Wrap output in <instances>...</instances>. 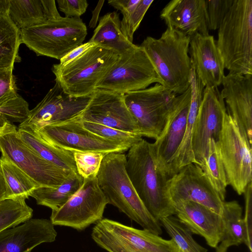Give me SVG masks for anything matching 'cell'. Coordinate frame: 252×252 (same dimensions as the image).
Here are the masks:
<instances>
[{
	"label": "cell",
	"instance_id": "cell-1",
	"mask_svg": "<svg viewBox=\"0 0 252 252\" xmlns=\"http://www.w3.org/2000/svg\"><path fill=\"white\" fill-rule=\"evenodd\" d=\"M126 170L141 200L156 220L175 215L168 189L169 178L157 165L151 143L142 138L129 148Z\"/></svg>",
	"mask_w": 252,
	"mask_h": 252
},
{
	"label": "cell",
	"instance_id": "cell-2",
	"mask_svg": "<svg viewBox=\"0 0 252 252\" xmlns=\"http://www.w3.org/2000/svg\"><path fill=\"white\" fill-rule=\"evenodd\" d=\"M190 39L183 32L167 28L159 38L147 36L139 45L161 79V85L177 95L190 87Z\"/></svg>",
	"mask_w": 252,
	"mask_h": 252
},
{
	"label": "cell",
	"instance_id": "cell-3",
	"mask_svg": "<svg viewBox=\"0 0 252 252\" xmlns=\"http://www.w3.org/2000/svg\"><path fill=\"white\" fill-rule=\"evenodd\" d=\"M126 156L123 153L105 155L97 175L99 187L108 204L117 207L144 229L161 235L160 223L138 195L126 172Z\"/></svg>",
	"mask_w": 252,
	"mask_h": 252
},
{
	"label": "cell",
	"instance_id": "cell-4",
	"mask_svg": "<svg viewBox=\"0 0 252 252\" xmlns=\"http://www.w3.org/2000/svg\"><path fill=\"white\" fill-rule=\"evenodd\" d=\"M217 46L229 73L252 75V0H234L218 29Z\"/></svg>",
	"mask_w": 252,
	"mask_h": 252
},
{
	"label": "cell",
	"instance_id": "cell-5",
	"mask_svg": "<svg viewBox=\"0 0 252 252\" xmlns=\"http://www.w3.org/2000/svg\"><path fill=\"white\" fill-rule=\"evenodd\" d=\"M119 56L110 48L96 45L64 65L54 64L52 70L56 82L66 94L76 97L91 95Z\"/></svg>",
	"mask_w": 252,
	"mask_h": 252
},
{
	"label": "cell",
	"instance_id": "cell-6",
	"mask_svg": "<svg viewBox=\"0 0 252 252\" xmlns=\"http://www.w3.org/2000/svg\"><path fill=\"white\" fill-rule=\"evenodd\" d=\"M87 34L82 19L63 17L40 26L20 30L21 43L37 56L60 60L82 44Z\"/></svg>",
	"mask_w": 252,
	"mask_h": 252
},
{
	"label": "cell",
	"instance_id": "cell-7",
	"mask_svg": "<svg viewBox=\"0 0 252 252\" xmlns=\"http://www.w3.org/2000/svg\"><path fill=\"white\" fill-rule=\"evenodd\" d=\"M0 152L17 165L40 187L55 188L78 174L46 160L19 136L18 128L5 120L0 125Z\"/></svg>",
	"mask_w": 252,
	"mask_h": 252
},
{
	"label": "cell",
	"instance_id": "cell-8",
	"mask_svg": "<svg viewBox=\"0 0 252 252\" xmlns=\"http://www.w3.org/2000/svg\"><path fill=\"white\" fill-rule=\"evenodd\" d=\"M91 237L108 252H181L172 239L107 218L95 223Z\"/></svg>",
	"mask_w": 252,
	"mask_h": 252
},
{
	"label": "cell",
	"instance_id": "cell-9",
	"mask_svg": "<svg viewBox=\"0 0 252 252\" xmlns=\"http://www.w3.org/2000/svg\"><path fill=\"white\" fill-rule=\"evenodd\" d=\"M176 95L158 83L124 94L125 102L136 123L140 135L155 140L158 137Z\"/></svg>",
	"mask_w": 252,
	"mask_h": 252
},
{
	"label": "cell",
	"instance_id": "cell-10",
	"mask_svg": "<svg viewBox=\"0 0 252 252\" xmlns=\"http://www.w3.org/2000/svg\"><path fill=\"white\" fill-rule=\"evenodd\" d=\"M162 81L144 50L135 45L120 55L108 73L97 84L96 90L125 94L147 88Z\"/></svg>",
	"mask_w": 252,
	"mask_h": 252
},
{
	"label": "cell",
	"instance_id": "cell-11",
	"mask_svg": "<svg viewBox=\"0 0 252 252\" xmlns=\"http://www.w3.org/2000/svg\"><path fill=\"white\" fill-rule=\"evenodd\" d=\"M217 142L227 184L239 194L252 182V147L231 116L226 113Z\"/></svg>",
	"mask_w": 252,
	"mask_h": 252
},
{
	"label": "cell",
	"instance_id": "cell-12",
	"mask_svg": "<svg viewBox=\"0 0 252 252\" xmlns=\"http://www.w3.org/2000/svg\"><path fill=\"white\" fill-rule=\"evenodd\" d=\"M108 204L97 177L84 179L81 187L66 203L52 211L50 220L54 225L83 230L103 219Z\"/></svg>",
	"mask_w": 252,
	"mask_h": 252
},
{
	"label": "cell",
	"instance_id": "cell-13",
	"mask_svg": "<svg viewBox=\"0 0 252 252\" xmlns=\"http://www.w3.org/2000/svg\"><path fill=\"white\" fill-rule=\"evenodd\" d=\"M47 143L71 152H96L106 155L129 149L96 135L85 128L80 117L32 130Z\"/></svg>",
	"mask_w": 252,
	"mask_h": 252
},
{
	"label": "cell",
	"instance_id": "cell-14",
	"mask_svg": "<svg viewBox=\"0 0 252 252\" xmlns=\"http://www.w3.org/2000/svg\"><path fill=\"white\" fill-rule=\"evenodd\" d=\"M92 95L71 96L56 82L42 100L30 110L28 118L20 124L18 128L35 130L45 126L75 119L86 108Z\"/></svg>",
	"mask_w": 252,
	"mask_h": 252
},
{
	"label": "cell",
	"instance_id": "cell-15",
	"mask_svg": "<svg viewBox=\"0 0 252 252\" xmlns=\"http://www.w3.org/2000/svg\"><path fill=\"white\" fill-rule=\"evenodd\" d=\"M226 113L218 88L205 87L191 137L193 156L199 166L207 155L210 140L218 141Z\"/></svg>",
	"mask_w": 252,
	"mask_h": 252
},
{
	"label": "cell",
	"instance_id": "cell-16",
	"mask_svg": "<svg viewBox=\"0 0 252 252\" xmlns=\"http://www.w3.org/2000/svg\"><path fill=\"white\" fill-rule=\"evenodd\" d=\"M168 189L172 203L191 201L221 215L223 201L200 167L193 163L181 168L168 180Z\"/></svg>",
	"mask_w": 252,
	"mask_h": 252
},
{
	"label": "cell",
	"instance_id": "cell-17",
	"mask_svg": "<svg viewBox=\"0 0 252 252\" xmlns=\"http://www.w3.org/2000/svg\"><path fill=\"white\" fill-rule=\"evenodd\" d=\"M190 99V87L176 95L163 130L155 142L151 143L157 165L169 178L172 159L185 134Z\"/></svg>",
	"mask_w": 252,
	"mask_h": 252
},
{
	"label": "cell",
	"instance_id": "cell-18",
	"mask_svg": "<svg viewBox=\"0 0 252 252\" xmlns=\"http://www.w3.org/2000/svg\"><path fill=\"white\" fill-rule=\"evenodd\" d=\"M79 117L84 121L139 134L136 123L125 102L124 94L95 90Z\"/></svg>",
	"mask_w": 252,
	"mask_h": 252
},
{
	"label": "cell",
	"instance_id": "cell-19",
	"mask_svg": "<svg viewBox=\"0 0 252 252\" xmlns=\"http://www.w3.org/2000/svg\"><path fill=\"white\" fill-rule=\"evenodd\" d=\"M221 85L220 94L228 113L252 147V75L228 73Z\"/></svg>",
	"mask_w": 252,
	"mask_h": 252
},
{
	"label": "cell",
	"instance_id": "cell-20",
	"mask_svg": "<svg viewBox=\"0 0 252 252\" xmlns=\"http://www.w3.org/2000/svg\"><path fill=\"white\" fill-rule=\"evenodd\" d=\"M189 54L191 64L205 88L221 85L225 68L213 36L197 33L191 37Z\"/></svg>",
	"mask_w": 252,
	"mask_h": 252
},
{
	"label": "cell",
	"instance_id": "cell-21",
	"mask_svg": "<svg viewBox=\"0 0 252 252\" xmlns=\"http://www.w3.org/2000/svg\"><path fill=\"white\" fill-rule=\"evenodd\" d=\"M173 204L179 220L192 234L203 237L208 245L216 249L223 240L224 228L220 215L193 201H179Z\"/></svg>",
	"mask_w": 252,
	"mask_h": 252
},
{
	"label": "cell",
	"instance_id": "cell-22",
	"mask_svg": "<svg viewBox=\"0 0 252 252\" xmlns=\"http://www.w3.org/2000/svg\"><path fill=\"white\" fill-rule=\"evenodd\" d=\"M57 235L50 220L31 219L0 232V252H31L42 243L55 241Z\"/></svg>",
	"mask_w": 252,
	"mask_h": 252
},
{
	"label": "cell",
	"instance_id": "cell-23",
	"mask_svg": "<svg viewBox=\"0 0 252 252\" xmlns=\"http://www.w3.org/2000/svg\"><path fill=\"white\" fill-rule=\"evenodd\" d=\"M205 0H172L161 10L160 18L167 28L191 37L197 33L209 34Z\"/></svg>",
	"mask_w": 252,
	"mask_h": 252
},
{
	"label": "cell",
	"instance_id": "cell-24",
	"mask_svg": "<svg viewBox=\"0 0 252 252\" xmlns=\"http://www.w3.org/2000/svg\"><path fill=\"white\" fill-rule=\"evenodd\" d=\"M8 16L20 31L62 17L54 0H9Z\"/></svg>",
	"mask_w": 252,
	"mask_h": 252
},
{
	"label": "cell",
	"instance_id": "cell-25",
	"mask_svg": "<svg viewBox=\"0 0 252 252\" xmlns=\"http://www.w3.org/2000/svg\"><path fill=\"white\" fill-rule=\"evenodd\" d=\"M190 87L191 99L185 134L179 148L172 159L169 172V178L184 166L190 163L196 164L192 150L191 137L205 87L199 80L192 65Z\"/></svg>",
	"mask_w": 252,
	"mask_h": 252
},
{
	"label": "cell",
	"instance_id": "cell-26",
	"mask_svg": "<svg viewBox=\"0 0 252 252\" xmlns=\"http://www.w3.org/2000/svg\"><path fill=\"white\" fill-rule=\"evenodd\" d=\"M89 42L110 48L120 55L134 45L122 33L119 14L116 11L108 12L100 18Z\"/></svg>",
	"mask_w": 252,
	"mask_h": 252
},
{
	"label": "cell",
	"instance_id": "cell-27",
	"mask_svg": "<svg viewBox=\"0 0 252 252\" xmlns=\"http://www.w3.org/2000/svg\"><path fill=\"white\" fill-rule=\"evenodd\" d=\"M18 133L20 138L43 159L61 168L78 173L72 152L50 145L31 130L18 128Z\"/></svg>",
	"mask_w": 252,
	"mask_h": 252
},
{
	"label": "cell",
	"instance_id": "cell-28",
	"mask_svg": "<svg viewBox=\"0 0 252 252\" xmlns=\"http://www.w3.org/2000/svg\"><path fill=\"white\" fill-rule=\"evenodd\" d=\"M221 217L224 228L223 240L232 246L244 244L252 252V239L249 235L242 208L236 201H223Z\"/></svg>",
	"mask_w": 252,
	"mask_h": 252
},
{
	"label": "cell",
	"instance_id": "cell-29",
	"mask_svg": "<svg viewBox=\"0 0 252 252\" xmlns=\"http://www.w3.org/2000/svg\"><path fill=\"white\" fill-rule=\"evenodd\" d=\"M83 182V178L76 174L58 187L38 188L30 196L34 198L38 205L49 207L52 211L57 210L78 191Z\"/></svg>",
	"mask_w": 252,
	"mask_h": 252
},
{
	"label": "cell",
	"instance_id": "cell-30",
	"mask_svg": "<svg viewBox=\"0 0 252 252\" xmlns=\"http://www.w3.org/2000/svg\"><path fill=\"white\" fill-rule=\"evenodd\" d=\"M0 169L7 187V197L26 199L40 186L14 162L0 157Z\"/></svg>",
	"mask_w": 252,
	"mask_h": 252
},
{
	"label": "cell",
	"instance_id": "cell-31",
	"mask_svg": "<svg viewBox=\"0 0 252 252\" xmlns=\"http://www.w3.org/2000/svg\"><path fill=\"white\" fill-rule=\"evenodd\" d=\"M21 44L20 31L8 15L0 14V68H13Z\"/></svg>",
	"mask_w": 252,
	"mask_h": 252
},
{
	"label": "cell",
	"instance_id": "cell-32",
	"mask_svg": "<svg viewBox=\"0 0 252 252\" xmlns=\"http://www.w3.org/2000/svg\"><path fill=\"white\" fill-rule=\"evenodd\" d=\"M213 187L224 201L228 185L224 168L221 160L217 142L211 139L208 153L200 166Z\"/></svg>",
	"mask_w": 252,
	"mask_h": 252
},
{
	"label": "cell",
	"instance_id": "cell-33",
	"mask_svg": "<svg viewBox=\"0 0 252 252\" xmlns=\"http://www.w3.org/2000/svg\"><path fill=\"white\" fill-rule=\"evenodd\" d=\"M25 200L8 198L0 200V232L32 219L33 210Z\"/></svg>",
	"mask_w": 252,
	"mask_h": 252
},
{
	"label": "cell",
	"instance_id": "cell-34",
	"mask_svg": "<svg viewBox=\"0 0 252 252\" xmlns=\"http://www.w3.org/2000/svg\"><path fill=\"white\" fill-rule=\"evenodd\" d=\"M159 222L181 252H207L208 250L193 238L189 229L173 216L164 217Z\"/></svg>",
	"mask_w": 252,
	"mask_h": 252
},
{
	"label": "cell",
	"instance_id": "cell-35",
	"mask_svg": "<svg viewBox=\"0 0 252 252\" xmlns=\"http://www.w3.org/2000/svg\"><path fill=\"white\" fill-rule=\"evenodd\" d=\"M81 123L85 128L92 133L128 149L142 139V136L137 133L127 132L101 124L82 120Z\"/></svg>",
	"mask_w": 252,
	"mask_h": 252
},
{
	"label": "cell",
	"instance_id": "cell-36",
	"mask_svg": "<svg viewBox=\"0 0 252 252\" xmlns=\"http://www.w3.org/2000/svg\"><path fill=\"white\" fill-rule=\"evenodd\" d=\"M77 171L84 179L96 178L105 155L96 152H73Z\"/></svg>",
	"mask_w": 252,
	"mask_h": 252
},
{
	"label": "cell",
	"instance_id": "cell-37",
	"mask_svg": "<svg viewBox=\"0 0 252 252\" xmlns=\"http://www.w3.org/2000/svg\"><path fill=\"white\" fill-rule=\"evenodd\" d=\"M153 2V0H140L131 13L123 16L121 21V29L124 36L131 43H133L134 33L139 27L145 13Z\"/></svg>",
	"mask_w": 252,
	"mask_h": 252
},
{
	"label": "cell",
	"instance_id": "cell-38",
	"mask_svg": "<svg viewBox=\"0 0 252 252\" xmlns=\"http://www.w3.org/2000/svg\"><path fill=\"white\" fill-rule=\"evenodd\" d=\"M28 103L19 94L0 106V115L10 123H23L30 113Z\"/></svg>",
	"mask_w": 252,
	"mask_h": 252
},
{
	"label": "cell",
	"instance_id": "cell-39",
	"mask_svg": "<svg viewBox=\"0 0 252 252\" xmlns=\"http://www.w3.org/2000/svg\"><path fill=\"white\" fill-rule=\"evenodd\" d=\"M208 29H219L234 0H205Z\"/></svg>",
	"mask_w": 252,
	"mask_h": 252
},
{
	"label": "cell",
	"instance_id": "cell-40",
	"mask_svg": "<svg viewBox=\"0 0 252 252\" xmlns=\"http://www.w3.org/2000/svg\"><path fill=\"white\" fill-rule=\"evenodd\" d=\"M13 69L0 68V106L18 95Z\"/></svg>",
	"mask_w": 252,
	"mask_h": 252
},
{
	"label": "cell",
	"instance_id": "cell-41",
	"mask_svg": "<svg viewBox=\"0 0 252 252\" xmlns=\"http://www.w3.org/2000/svg\"><path fill=\"white\" fill-rule=\"evenodd\" d=\"M59 10L65 17L80 18L89 5L86 0H58Z\"/></svg>",
	"mask_w": 252,
	"mask_h": 252
},
{
	"label": "cell",
	"instance_id": "cell-42",
	"mask_svg": "<svg viewBox=\"0 0 252 252\" xmlns=\"http://www.w3.org/2000/svg\"><path fill=\"white\" fill-rule=\"evenodd\" d=\"M243 194H244L245 203V215L243 218L249 235L252 239V182L247 185Z\"/></svg>",
	"mask_w": 252,
	"mask_h": 252
},
{
	"label": "cell",
	"instance_id": "cell-43",
	"mask_svg": "<svg viewBox=\"0 0 252 252\" xmlns=\"http://www.w3.org/2000/svg\"><path fill=\"white\" fill-rule=\"evenodd\" d=\"M96 45V44L95 43L89 41L85 43H82L78 47L73 49L72 51L62 58L60 60V63L59 64L60 65L63 66L68 63L82 55L91 47Z\"/></svg>",
	"mask_w": 252,
	"mask_h": 252
},
{
	"label": "cell",
	"instance_id": "cell-44",
	"mask_svg": "<svg viewBox=\"0 0 252 252\" xmlns=\"http://www.w3.org/2000/svg\"><path fill=\"white\" fill-rule=\"evenodd\" d=\"M140 0H109L108 3L125 16L131 13Z\"/></svg>",
	"mask_w": 252,
	"mask_h": 252
},
{
	"label": "cell",
	"instance_id": "cell-45",
	"mask_svg": "<svg viewBox=\"0 0 252 252\" xmlns=\"http://www.w3.org/2000/svg\"><path fill=\"white\" fill-rule=\"evenodd\" d=\"M104 0H100L97 3V5L93 11V15L90 22L89 23V27L94 28L96 27L100 11L103 5Z\"/></svg>",
	"mask_w": 252,
	"mask_h": 252
},
{
	"label": "cell",
	"instance_id": "cell-46",
	"mask_svg": "<svg viewBox=\"0 0 252 252\" xmlns=\"http://www.w3.org/2000/svg\"><path fill=\"white\" fill-rule=\"evenodd\" d=\"M7 198V187L0 169V200Z\"/></svg>",
	"mask_w": 252,
	"mask_h": 252
},
{
	"label": "cell",
	"instance_id": "cell-47",
	"mask_svg": "<svg viewBox=\"0 0 252 252\" xmlns=\"http://www.w3.org/2000/svg\"><path fill=\"white\" fill-rule=\"evenodd\" d=\"M9 0H0V14L8 15Z\"/></svg>",
	"mask_w": 252,
	"mask_h": 252
},
{
	"label": "cell",
	"instance_id": "cell-48",
	"mask_svg": "<svg viewBox=\"0 0 252 252\" xmlns=\"http://www.w3.org/2000/svg\"><path fill=\"white\" fill-rule=\"evenodd\" d=\"M231 244L226 240H222L216 248V252H227Z\"/></svg>",
	"mask_w": 252,
	"mask_h": 252
},
{
	"label": "cell",
	"instance_id": "cell-49",
	"mask_svg": "<svg viewBox=\"0 0 252 252\" xmlns=\"http://www.w3.org/2000/svg\"><path fill=\"white\" fill-rule=\"evenodd\" d=\"M5 119L0 115V125L2 124Z\"/></svg>",
	"mask_w": 252,
	"mask_h": 252
}]
</instances>
